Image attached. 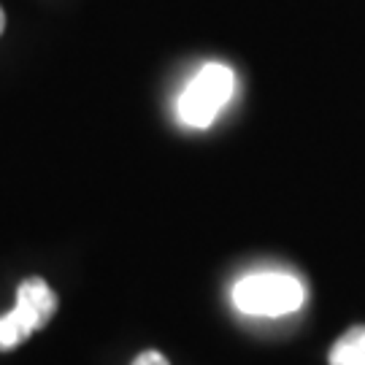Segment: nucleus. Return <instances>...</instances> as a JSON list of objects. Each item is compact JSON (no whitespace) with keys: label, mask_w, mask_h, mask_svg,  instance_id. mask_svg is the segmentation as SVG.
Masks as SVG:
<instances>
[{"label":"nucleus","mask_w":365,"mask_h":365,"mask_svg":"<svg viewBox=\"0 0 365 365\" xmlns=\"http://www.w3.org/2000/svg\"><path fill=\"white\" fill-rule=\"evenodd\" d=\"M133 365H170L168 357L163 352H155V349H149V352H141L135 360H133Z\"/></svg>","instance_id":"obj_5"},{"label":"nucleus","mask_w":365,"mask_h":365,"mask_svg":"<svg viewBox=\"0 0 365 365\" xmlns=\"http://www.w3.org/2000/svg\"><path fill=\"white\" fill-rule=\"evenodd\" d=\"M57 312V295L52 287L33 276L25 279L16 289V303L9 314L0 317V352H11L36 330L46 325Z\"/></svg>","instance_id":"obj_3"},{"label":"nucleus","mask_w":365,"mask_h":365,"mask_svg":"<svg viewBox=\"0 0 365 365\" xmlns=\"http://www.w3.org/2000/svg\"><path fill=\"white\" fill-rule=\"evenodd\" d=\"M233 306L247 317H287L306 303V287L298 276L284 271H255L233 284Z\"/></svg>","instance_id":"obj_1"},{"label":"nucleus","mask_w":365,"mask_h":365,"mask_svg":"<svg viewBox=\"0 0 365 365\" xmlns=\"http://www.w3.org/2000/svg\"><path fill=\"white\" fill-rule=\"evenodd\" d=\"M235 92V73L222 63H206L190 78L176 103V114L187 128H209L230 103Z\"/></svg>","instance_id":"obj_2"},{"label":"nucleus","mask_w":365,"mask_h":365,"mask_svg":"<svg viewBox=\"0 0 365 365\" xmlns=\"http://www.w3.org/2000/svg\"><path fill=\"white\" fill-rule=\"evenodd\" d=\"M3 27H6V14H3V9H0V33H3Z\"/></svg>","instance_id":"obj_6"},{"label":"nucleus","mask_w":365,"mask_h":365,"mask_svg":"<svg viewBox=\"0 0 365 365\" xmlns=\"http://www.w3.org/2000/svg\"><path fill=\"white\" fill-rule=\"evenodd\" d=\"M330 365H365V325L346 330L330 349Z\"/></svg>","instance_id":"obj_4"}]
</instances>
